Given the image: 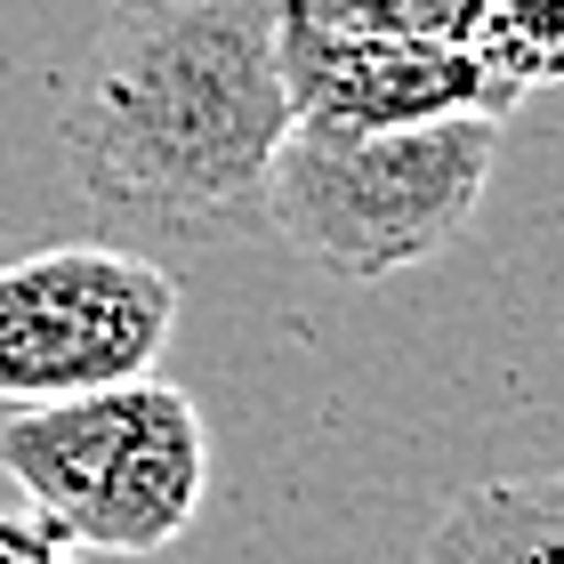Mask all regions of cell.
Instances as JSON below:
<instances>
[{"label": "cell", "mask_w": 564, "mask_h": 564, "mask_svg": "<svg viewBox=\"0 0 564 564\" xmlns=\"http://www.w3.org/2000/svg\"><path fill=\"white\" fill-rule=\"evenodd\" d=\"M282 130V0H113L57 113L65 177L153 235H242Z\"/></svg>", "instance_id": "1"}, {"label": "cell", "mask_w": 564, "mask_h": 564, "mask_svg": "<svg viewBox=\"0 0 564 564\" xmlns=\"http://www.w3.org/2000/svg\"><path fill=\"white\" fill-rule=\"evenodd\" d=\"M492 113L435 121H291L259 186V226L339 282H388L468 235L484 177L500 162Z\"/></svg>", "instance_id": "2"}, {"label": "cell", "mask_w": 564, "mask_h": 564, "mask_svg": "<svg viewBox=\"0 0 564 564\" xmlns=\"http://www.w3.org/2000/svg\"><path fill=\"white\" fill-rule=\"evenodd\" d=\"M0 476L73 549L162 556L202 517L210 427H202V403L186 388L138 371L89 395L17 403L0 420Z\"/></svg>", "instance_id": "3"}, {"label": "cell", "mask_w": 564, "mask_h": 564, "mask_svg": "<svg viewBox=\"0 0 564 564\" xmlns=\"http://www.w3.org/2000/svg\"><path fill=\"white\" fill-rule=\"evenodd\" d=\"M177 330V282L113 242H57L0 267V403L89 395L153 371Z\"/></svg>", "instance_id": "4"}, {"label": "cell", "mask_w": 564, "mask_h": 564, "mask_svg": "<svg viewBox=\"0 0 564 564\" xmlns=\"http://www.w3.org/2000/svg\"><path fill=\"white\" fill-rule=\"evenodd\" d=\"M282 89H291V121H347V130L435 121V113L508 121L524 106L476 57V41H364L306 24L291 0H282Z\"/></svg>", "instance_id": "5"}, {"label": "cell", "mask_w": 564, "mask_h": 564, "mask_svg": "<svg viewBox=\"0 0 564 564\" xmlns=\"http://www.w3.org/2000/svg\"><path fill=\"white\" fill-rule=\"evenodd\" d=\"M412 564H564V484L549 468L468 484Z\"/></svg>", "instance_id": "6"}, {"label": "cell", "mask_w": 564, "mask_h": 564, "mask_svg": "<svg viewBox=\"0 0 564 564\" xmlns=\"http://www.w3.org/2000/svg\"><path fill=\"white\" fill-rule=\"evenodd\" d=\"M476 57L500 73L517 97L549 89V73L564 57V0H484L476 17Z\"/></svg>", "instance_id": "7"}, {"label": "cell", "mask_w": 564, "mask_h": 564, "mask_svg": "<svg viewBox=\"0 0 564 564\" xmlns=\"http://www.w3.org/2000/svg\"><path fill=\"white\" fill-rule=\"evenodd\" d=\"M291 9L364 41H476L484 0H291Z\"/></svg>", "instance_id": "8"}, {"label": "cell", "mask_w": 564, "mask_h": 564, "mask_svg": "<svg viewBox=\"0 0 564 564\" xmlns=\"http://www.w3.org/2000/svg\"><path fill=\"white\" fill-rule=\"evenodd\" d=\"M0 564H82L65 532H48L41 517H0Z\"/></svg>", "instance_id": "9"}]
</instances>
